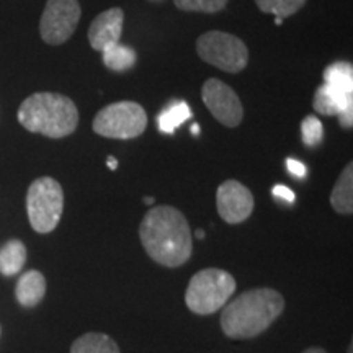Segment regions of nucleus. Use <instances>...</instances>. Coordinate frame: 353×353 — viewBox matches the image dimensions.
Listing matches in <instances>:
<instances>
[{
  "instance_id": "1",
  "label": "nucleus",
  "mask_w": 353,
  "mask_h": 353,
  "mask_svg": "<svg viewBox=\"0 0 353 353\" xmlns=\"http://www.w3.org/2000/svg\"><path fill=\"white\" fill-rule=\"evenodd\" d=\"M139 239L154 262L175 268L192 257L193 242L190 224L174 206H154L139 226Z\"/></svg>"
},
{
  "instance_id": "2",
  "label": "nucleus",
  "mask_w": 353,
  "mask_h": 353,
  "mask_svg": "<svg viewBox=\"0 0 353 353\" xmlns=\"http://www.w3.org/2000/svg\"><path fill=\"white\" fill-rule=\"evenodd\" d=\"M285 309V298L273 288L244 291L224 304L221 329L229 339H254L263 334Z\"/></svg>"
},
{
  "instance_id": "3",
  "label": "nucleus",
  "mask_w": 353,
  "mask_h": 353,
  "mask_svg": "<svg viewBox=\"0 0 353 353\" xmlns=\"http://www.w3.org/2000/svg\"><path fill=\"white\" fill-rule=\"evenodd\" d=\"M17 117L25 130L51 139L72 134L79 125L76 103L69 97L54 92H38L30 95L20 105Z\"/></svg>"
},
{
  "instance_id": "4",
  "label": "nucleus",
  "mask_w": 353,
  "mask_h": 353,
  "mask_svg": "<svg viewBox=\"0 0 353 353\" xmlns=\"http://www.w3.org/2000/svg\"><path fill=\"white\" fill-rule=\"evenodd\" d=\"M236 286V280L229 272L221 268H205L196 272L190 280L185 304L195 314H214L229 301Z\"/></svg>"
},
{
  "instance_id": "5",
  "label": "nucleus",
  "mask_w": 353,
  "mask_h": 353,
  "mask_svg": "<svg viewBox=\"0 0 353 353\" xmlns=\"http://www.w3.org/2000/svg\"><path fill=\"white\" fill-rule=\"evenodd\" d=\"M64 210V192L51 176H41L30 185L26 193V213L30 224L39 234L54 231Z\"/></svg>"
},
{
  "instance_id": "6",
  "label": "nucleus",
  "mask_w": 353,
  "mask_h": 353,
  "mask_svg": "<svg viewBox=\"0 0 353 353\" xmlns=\"http://www.w3.org/2000/svg\"><path fill=\"white\" fill-rule=\"evenodd\" d=\"M92 128L103 138L134 139L148 128V114L136 101H117L95 114Z\"/></svg>"
},
{
  "instance_id": "7",
  "label": "nucleus",
  "mask_w": 353,
  "mask_h": 353,
  "mask_svg": "<svg viewBox=\"0 0 353 353\" xmlns=\"http://www.w3.org/2000/svg\"><path fill=\"white\" fill-rule=\"evenodd\" d=\"M196 52L205 63L229 74L241 72L249 63L245 43L224 32L203 33L196 39Z\"/></svg>"
},
{
  "instance_id": "8",
  "label": "nucleus",
  "mask_w": 353,
  "mask_h": 353,
  "mask_svg": "<svg viewBox=\"0 0 353 353\" xmlns=\"http://www.w3.org/2000/svg\"><path fill=\"white\" fill-rule=\"evenodd\" d=\"M81 15L82 8L79 0H48L39 20V34L43 41L51 46H59L68 41L76 32Z\"/></svg>"
},
{
  "instance_id": "9",
  "label": "nucleus",
  "mask_w": 353,
  "mask_h": 353,
  "mask_svg": "<svg viewBox=\"0 0 353 353\" xmlns=\"http://www.w3.org/2000/svg\"><path fill=\"white\" fill-rule=\"evenodd\" d=\"M201 99L210 113L221 125L228 128H236L241 125L244 118V107L231 87L226 85L219 79H208L203 83Z\"/></svg>"
},
{
  "instance_id": "10",
  "label": "nucleus",
  "mask_w": 353,
  "mask_h": 353,
  "mask_svg": "<svg viewBox=\"0 0 353 353\" xmlns=\"http://www.w3.org/2000/svg\"><path fill=\"white\" fill-rule=\"evenodd\" d=\"M216 206L219 216L228 224L244 223L254 211V195L237 180H226L216 192Z\"/></svg>"
},
{
  "instance_id": "11",
  "label": "nucleus",
  "mask_w": 353,
  "mask_h": 353,
  "mask_svg": "<svg viewBox=\"0 0 353 353\" xmlns=\"http://www.w3.org/2000/svg\"><path fill=\"white\" fill-rule=\"evenodd\" d=\"M123 25H125V13L120 7L101 12L88 28V43L95 51L100 52L110 44L120 43Z\"/></svg>"
},
{
  "instance_id": "12",
  "label": "nucleus",
  "mask_w": 353,
  "mask_h": 353,
  "mask_svg": "<svg viewBox=\"0 0 353 353\" xmlns=\"http://www.w3.org/2000/svg\"><path fill=\"white\" fill-rule=\"evenodd\" d=\"M353 92L339 90L322 83V85L316 90L314 100H312V107L317 113L325 114V117H337L339 113L348 107H353Z\"/></svg>"
},
{
  "instance_id": "13",
  "label": "nucleus",
  "mask_w": 353,
  "mask_h": 353,
  "mask_svg": "<svg viewBox=\"0 0 353 353\" xmlns=\"http://www.w3.org/2000/svg\"><path fill=\"white\" fill-rule=\"evenodd\" d=\"M46 294V280L43 273L38 270H30L23 273L17 281L15 296L23 307H33Z\"/></svg>"
},
{
  "instance_id": "14",
  "label": "nucleus",
  "mask_w": 353,
  "mask_h": 353,
  "mask_svg": "<svg viewBox=\"0 0 353 353\" xmlns=\"http://www.w3.org/2000/svg\"><path fill=\"white\" fill-rule=\"evenodd\" d=\"M330 205L339 214L353 213V165L347 164L330 193Z\"/></svg>"
},
{
  "instance_id": "15",
  "label": "nucleus",
  "mask_w": 353,
  "mask_h": 353,
  "mask_svg": "<svg viewBox=\"0 0 353 353\" xmlns=\"http://www.w3.org/2000/svg\"><path fill=\"white\" fill-rule=\"evenodd\" d=\"M26 262V247L21 241L12 239L0 249V273L13 276L21 272Z\"/></svg>"
},
{
  "instance_id": "16",
  "label": "nucleus",
  "mask_w": 353,
  "mask_h": 353,
  "mask_svg": "<svg viewBox=\"0 0 353 353\" xmlns=\"http://www.w3.org/2000/svg\"><path fill=\"white\" fill-rule=\"evenodd\" d=\"M70 353H121L120 347L108 335L88 332L77 339L70 347Z\"/></svg>"
},
{
  "instance_id": "17",
  "label": "nucleus",
  "mask_w": 353,
  "mask_h": 353,
  "mask_svg": "<svg viewBox=\"0 0 353 353\" xmlns=\"http://www.w3.org/2000/svg\"><path fill=\"white\" fill-rule=\"evenodd\" d=\"M101 56H103V64L114 72H123V70L131 69L136 64L134 50L121 43L110 44L101 51Z\"/></svg>"
},
{
  "instance_id": "18",
  "label": "nucleus",
  "mask_w": 353,
  "mask_h": 353,
  "mask_svg": "<svg viewBox=\"0 0 353 353\" xmlns=\"http://www.w3.org/2000/svg\"><path fill=\"white\" fill-rule=\"evenodd\" d=\"M190 118H192V108L185 101H172L169 107L159 114V131L172 134L176 128L182 126Z\"/></svg>"
},
{
  "instance_id": "19",
  "label": "nucleus",
  "mask_w": 353,
  "mask_h": 353,
  "mask_svg": "<svg viewBox=\"0 0 353 353\" xmlns=\"http://www.w3.org/2000/svg\"><path fill=\"white\" fill-rule=\"evenodd\" d=\"M324 83L339 90L353 92V68L350 63H334L324 70Z\"/></svg>"
},
{
  "instance_id": "20",
  "label": "nucleus",
  "mask_w": 353,
  "mask_h": 353,
  "mask_svg": "<svg viewBox=\"0 0 353 353\" xmlns=\"http://www.w3.org/2000/svg\"><path fill=\"white\" fill-rule=\"evenodd\" d=\"M255 3L263 13H272L285 20L301 10L306 0H255Z\"/></svg>"
},
{
  "instance_id": "21",
  "label": "nucleus",
  "mask_w": 353,
  "mask_h": 353,
  "mask_svg": "<svg viewBox=\"0 0 353 353\" xmlns=\"http://www.w3.org/2000/svg\"><path fill=\"white\" fill-rule=\"evenodd\" d=\"M301 136L303 143L309 148L321 144L322 139H324V126H322L319 118L314 117V114H307L301 123Z\"/></svg>"
},
{
  "instance_id": "22",
  "label": "nucleus",
  "mask_w": 353,
  "mask_h": 353,
  "mask_svg": "<svg viewBox=\"0 0 353 353\" xmlns=\"http://www.w3.org/2000/svg\"><path fill=\"white\" fill-rule=\"evenodd\" d=\"M174 3L183 12L216 13L228 6V0H174Z\"/></svg>"
},
{
  "instance_id": "23",
  "label": "nucleus",
  "mask_w": 353,
  "mask_h": 353,
  "mask_svg": "<svg viewBox=\"0 0 353 353\" xmlns=\"http://www.w3.org/2000/svg\"><path fill=\"white\" fill-rule=\"evenodd\" d=\"M273 196L276 198V200H281V201H286V203H294L296 201V195H294L293 190H290L288 187H285V185H275L272 190Z\"/></svg>"
},
{
  "instance_id": "24",
  "label": "nucleus",
  "mask_w": 353,
  "mask_h": 353,
  "mask_svg": "<svg viewBox=\"0 0 353 353\" xmlns=\"http://www.w3.org/2000/svg\"><path fill=\"white\" fill-rule=\"evenodd\" d=\"M286 169H288L291 175L298 176V179H304L307 174L306 165L303 162H299L298 159H286Z\"/></svg>"
},
{
  "instance_id": "25",
  "label": "nucleus",
  "mask_w": 353,
  "mask_h": 353,
  "mask_svg": "<svg viewBox=\"0 0 353 353\" xmlns=\"http://www.w3.org/2000/svg\"><path fill=\"white\" fill-rule=\"evenodd\" d=\"M303 353H327V350H324V348L321 347H311V348H306Z\"/></svg>"
},
{
  "instance_id": "26",
  "label": "nucleus",
  "mask_w": 353,
  "mask_h": 353,
  "mask_svg": "<svg viewBox=\"0 0 353 353\" xmlns=\"http://www.w3.org/2000/svg\"><path fill=\"white\" fill-rule=\"evenodd\" d=\"M108 167H110V169H112V170H117V167H118L117 159H114V157H110V159H108Z\"/></svg>"
},
{
  "instance_id": "27",
  "label": "nucleus",
  "mask_w": 353,
  "mask_h": 353,
  "mask_svg": "<svg viewBox=\"0 0 353 353\" xmlns=\"http://www.w3.org/2000/svg\"><path fill=\"white\" fill-rule=\"evenodd\" d=\"M198 130H200V126H198V125H193V126H192V132H193V134H195V136L198 134Z\"/></svg>"
},
{
  "instance_id": "28",
  "label": "nucleus",
  "mask_w": 353,
  "mask_h": 353,
  "mask_svg": "<svg viewBox=\"0 0 353 353\" xmlns=\"http://www.w3.org/2000/svg\"><path fill=\"white\" fill-rule=\"evenodd\" d=\"M196 237H198V239H203V237H205V232L198 229V231H196Z\"/></svg>"
},
{
  "instance_id": "29",
  "label": "nucleus",
  "mask_w": 353,
  "mask_h": 353,
  "mask_svg": "<svg viewBox=\"0 0 353 353\" xmlns=\"http://www.w3.org/2000/svg\"><path fill=\"white\" fill-rule=\"evenodd\" d=\"M144 203H148V205H152V203H154V198H145Z\"/></svg>"
},
{
  "instance_id": "30",
  "label": "nucleus",
  "mask_w": 353,
  "mask_h": 353,
  "mask_svg": "<svg viewBox=\"0 0 353 353\" xmlns=\"http://www.w3.org/2000/svg\"><path fill=\"white\" fill-rule=\"evenodd\" d=\"M275 23L281 25V23H283V19H278V17H275Z\"/></svg>"
},
{
  "instance_id": "31",
  "label": "nucleus",
  "mask_w": 353,
  "mask_h": 353,
  "mask_svg": "<svg viewBox=\"0 0 353 353\" xmlns=\"http://www.w3.org/2000/svg\"><path fill=\"white\" fill-rule=\"evenodd\" d=\"M353 345H352V343H350V345H348V352L347 353H353V348H352Z\"/></svg>"
}]
</instances>
